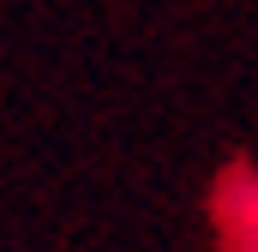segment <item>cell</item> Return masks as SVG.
Returning a JSON list of instances; mask_svg holds the SVG:
<instances>
[]
</instances>
